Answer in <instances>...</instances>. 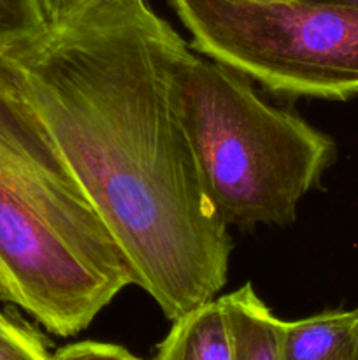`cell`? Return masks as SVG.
<instances>
[{
	"mask_svg": "<svg viewBox=\"0 0 358 360\" xmlns=\"http://www.w3.org/2000/svg\"><path fill=\"white\" fill-rule=\"evenodd\" d=\"M183 44L142 4L49 28L0 60L111 232L132 283L171 322L216 297L232 253L172 105L171 67Z\"/></svg>",
	"mask_w": 358,
	"mask_h": 360,
	"instance_id": "obj_1",
	"label": "cell"
},
{
	"mask_svg": "<svg viewBox=\"0 0 358 360\" xmlns=\"http://www.w3.org/2000/svg\"><path fill=\"white\" fill-rule=\"evenodd\" d=\"M128 285L111 232L0 65V301L70 338Z\"/></svg>",
	"mask_w": 358,
	"mask_h": 360,
	"instance_id": "obj_2",
	"label": "cell"
},
{
	"mask_svg": "<svg viewBox=\"0 0 358 360\" xmlns=\"http://www.w3.org/2000/svg\"><path fill=\"white\" fill-rule=\"evenodd\" d=\"M171 98L207 200L227 227L293 221L336 157L329 136L188 44L172 62Z\"/></svg>",
	"mask_w": 358,
	"mask_h": 360,
	"instance_id": "obj_3",
	"label": "cell"
},
{
	"mask_svg": "<svg viewBox=\"0 0 358 360\" xmlns=\"http://www.w3.org/2000/svg\"><path fill=\"white\" fill-rule=\"evenodd\" d=\"M192 49L267 90L344 101L358 94V9L309 0H171Z\"/></svg>",
	"mask_w": 358,
	"mask_h": 360,
	"instance_id": "obj_4",
	"label": "cell"
},
{
	"mask_svg": "<svg viewBox=\"0 0 358 360\" xmlns=\"http://www.w3.org/2000/svg\"><path fill=\"white\" fill-rule=\"evenodd\" d=\"M230 360H283L284 322L256 295L253 283L220 297Z\"/></svg>",
	"mask_w": 358,
	"mask_h": 360,
	"instance_id": "obj_5",
	"label": "cell"
},
{
	"mask_svg": "<svg viewBox=\"0 0 358 360\" xmlns=\"http://www.w3.org/2000/svg\"><path fill=\"white\" fill-rule=\"evenodd\" d=\"M283 360H358V309L284 322Z\"/></svg>",
	"mask_w": 358,
	"mask_h": 360,
	"instance_id": "obj_6",
	"label": "cell"
},
{
	"mask_svg": "<svg viewBox=\"0 0 358 360\" xmlns=\"http://www.w3.org/2000/svg\"><path fill=\"white\" fill-rule=\"evenodd\" d=\"M153 360H230L227 320L220 299L172 322Z\"/></svg>",
	"mask_w": 358,
	"mask_h": 360,
	"instance_id": "obj_7",
	"label": "cell"
},
{
	"mask_svg": "<svg viewBox=\"0 0 358 360\" xmlns=\"http://www.w3.org/2000/svg\"><path fill=\"white\" fill-rule=\"evenodd\" d=\"M48 30L41 0H0V60L23 51Z\"/></svg>",
	"mask_w": 358,
	"mask_h": 360,
	"instance_id": "obj_8",
	"label": "cell"
},
{
	"mask_svg": "<svg viewBox=\"0 0 358 360\" xmlns=\"http://www.w3.org/2000/svg\"><path fill=\"white\" fill-rule=\"evenodd\" d=\"M49 28H67L133 9L146 0H41Z\"/></svg>",
	"mask_w": 358,
	"mask_h": 360,
	"instance_id": "obj_9",
	"label": "cell"
},
{
	"mask_svg": "<svg viewBox=\"0 0 358 360\" xmlns=\"http://www.w3.org/2000/svg\"><path fill=\"white\" fill-rule=\"evenodd\" d=\"M44 340L11 316L0 320V360H49Z\"/></svg>",
	"mask_w": 358,
	"mask_h": 360,
	"instance_id": "obj_10",
	"label": "cell"
},
{
	"mask_svg": "<svg viewBox=\"0 0 358 360\" xmlns=\"http://www.w3.org/2000/svg\"><path fill=\"white\" fill-rule=\"evenodd\" d=\"M49 360H142L126 348L100 341H81L67 345L49 357Z\"/></svg>",
	"mask_w": 358,
	"mask_h": 360,
	"instance_id": "obj_11",
	"label": "cell"
},
{
	"mask_svg": "<svg viewBox=\"0 0 358 360\" xmlns=\"http://www.w3.org/2000/svg\"><path fill=\"white\" fill-rule=\"evenodd\" d=\"M309 2H319V4H336V6H346L358 9V0H309Z\"/></svg>",
	"mask_w": 358,
	"mask_h": 360,
	"instance_id": "obj_12",
	"label": "cell"
},
{
	"mask_svg": "<svg viewBox=\"0 0 358 360\" xmlns=\"http://www.w3.org/2000/svg\"><path fill=\"white\" fill-rule=\"evenodd\" d=\"M7 319V315H4L2 311H0V320H6Z\"/></svg>",
	"mask_w": 358,
	"mask_h": 360,
	"instance_id": "obj_13",
	"label": "cell"
},
{
	"mask_svg": "<svg viewBox=\"0 0 358 360\" xmlns=\"http://www.w3.org/2000/svg\"><path fill=\"white\" fill-rule=\"evenodd\" d=\"M357 309H358V308H357Z\"/></svg>",
	"mask_w": 358,
	"mask_h": 360,
	"instance_id": "obj_14",
	"label": "cell"
}]
</instances>
